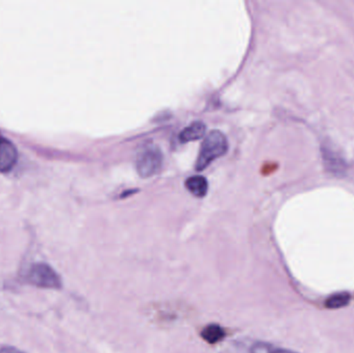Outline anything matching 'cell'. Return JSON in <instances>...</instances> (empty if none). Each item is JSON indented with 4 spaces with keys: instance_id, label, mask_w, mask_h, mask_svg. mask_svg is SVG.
I'll return each instance as SVG.
<instances>
[{
    "instance_id": "obj_5",
    "label": "cell",
    "mask_w": 354,
    "mask_h": 353,
    "mask_svg": "<svg viewBox=\"0 0 354 353\" xmlns=\"http://www.w3.org/2000/svg\"><path fill=\"white\" fill-rule=\"evenodd\" d=\"M206 126L202 122H194L187 128H183L179 134V140L181 143L192 142L199 140L205 135Z\"/></svg>"
},
{
    "instance_id": "obj_6",
    "label": "cell",
    "mask_w": 354,
    "mask_h": 353,
    "mask_svg": "<svg viewBox=\"0 0 354 353\" xmlns=\"http://www.w3.org/2000/svg\"><path fill=\"white\" fill-rule=\"evenodd\" d=\"M185 186L192 195L198 198L205 196L208 190L207 180L201 175H194L187 178L185 182Z\"/></svg>"
},
{
    "instance_id": "obj_12",
    "label": "cell",
    "mask_w": 354,
    "mask_h": 353,
    "mask_svg": "<svg viewBox=\"0 0 354 353\" xmlns=\"http://www.w3.org/2000/svg\"><path fill=\"white\" fill-rule=\"evenodd\" d=\"M270 353H295L293 352H290V350H281V348H272V350H270Z\"/></svg>"
},
{
    "instance_id": "obj_2",
    "label": "cell",
    "mask_w": 354,
    "mask_h": 353,
    "mask_svg": "<svg viewBox=\"0 0 354 353\" xmlns=\"http://www.w3.org/2000/svg\"><path fill=\"white\" fill-rule=\"evenodd\" d=\"M24 282L45 289H60L62 287L59 275L47 263H33L24 274Z\"/></svg>"
},
{
    "instance_id": "obj_11",
    "label": "cell",
    "mask_w": 354,
    "mask_h": 353,
    "mask_svg": "<svg viewBox=\"0 0 354 353\" xmlns=\"http://www.w3.org/2000/svg\"><path fill=\"white\" fill-rule=\"evenodd\" d=\"M0 353H23L17 348L12 347V346H4V347L0 348Z\"/></svg>"
},
{
    "instance_id": "obj_7",
    "label": "cell",
    "mask_w": 354,
    "mask_h": 353,
    "mask_svg": "<svg viewBox=\"0 0 354 353\" xmlns=\"http://www.w3.org/2000/svg\"><path fill=\"white\" fill-rule=\"evenodd\" d=\"M201 337L204 341L214 345V344L218 343V342L225 339L226 331L221 325L212 323V325H208L207 327L202 330Z\"/></svg>"
},
{
    "instance_id": "obj_4",
    "label": "cell",
    "mask_w": 354,
    "mask_h": 353,
    "mask_svg": "<svg viewBox=\"0 0 354 353\" xmlns=\"http://www.w3.org/2000/svg\"><path fill=\"white\" fill-rule=\"evenodd\" d=\"M18 159L16 147L8 139L0 137V172L6 173L14 168Z\"/></svg>"
},
{
    "instance_id": "obj_1",
    "label": "cell",
    "mask_w": 354,
    "mask_h": 353,
    "mask_svg": "<svg viewBox=\"0 0 354 353\" xmlns=\"http://www.w3.org/2000/svg\"><path fill=\"white\" fill-rule=\"evenodd\" d=\"M228 151L226 136L218 130L212 131L202 142L199 155L196 161V170L202 171L214 160L222 157Z\"/></svg>"
},
{
    "instance_id": "obj_8",
    "label": "cell",
    "mask_w": 354,
    "mask_h": 353,
    "mask_svg": "<svg viewBox=\"0 0 354 353\" xmlns=\"http://www.w3.org/2000/svg\"><path fill=\"white\" fill-rule=\"evenodd\" d=\"M351 302V294H339L330 296L326 302V307L328 309H339L347 306Z\"/></svg>"
},
{
    "instance_id": "obj_10",
    "label": "cell",
    "mask_w": 354,
    "mask_h": 353,
    "mask_svg": "<svg viewBox=\"0 0 354 353\" xmlns=\"http://www.w3.org/2000/svg\"><path fill=\"white\" fill-rule=\"evenodd\" d=\"M272 350V346L266 343H258L253 346L251 353H270Z\"/></svg>"
},
{
    "instance_id": "obj_3",
    "label": "cell",
    "mask_w": 354,
    "mask_h": 353,
    "mask_svg": "<svg viewBox=\"0 0 354 353\" xmlns=\"http://www.w3.org/2000/svg\"><path fill=\"white\" fill-rule=\"evenodd\" d=\"M163 165L161 149L153 144L145 145L140 149L136 159V168L141 178H149L156 175Z\"/></svg>"
},
{
    "instance_id": "obj_9",
    "label": "cell",
    "mask_w": 354,
    "mask_h": 353,
    "mask_svg": "<svg viewBox=\"0 0 354 353\" xmlns=\"http://www.w3.org/2000/svg\"><path fill=\"white\" fill-rule=\"evenodd\" d=\"M324 158L326 160V164L330 165V170L334 172H341L345 169L344 163H343V159L338 158L337 153H333L330 149H324Z\"/></svg>"
}]
</instances>
